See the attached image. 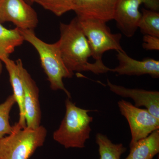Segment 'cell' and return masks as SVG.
Instances as JSON below:
<instances>
[{"instance_id": "22", "label": "cell", "mask_w": 159, "mask_h": 159, "mask_svg": "<svg viewBox=\"0 0 159 159\" xmlns=\"http://www.w3.org/2000/svg\"><path fill=\"white\" fill-rule=\"evenodd\" d=\"M26 2H27L30 5H31V4H33L34 3V2H33V0H25Z\"/></svg>"}, {"instance_id": "5", "label": "cell", "mask_w": 159, "mask_h": 159, "mask_svg": "<svg viewBox=\"0 0 159 159\" xmlns=\"http://www.w3.org/2000/svg\"><path fill=\"white\" fill-rule=\"evenodd\" d=\"M76 17L90 46L92 57L96 61H102V55L106 51H124L120 44L122 34L112 33L106 23L93 19Z\"/></svg>"}, {"instance_id": "16", "label": "cell", "mask_w": 159, "mask_h": 159, "mask_svg": "<svg viewBox=\"0 0 159 159\" xmlns=\"http://www.w3.org/2000/svg\"><path fill=\"white\" fill-rule=\"evenodd\" d=\"M96 142L99 146L100 159H120L127 148L122 143L114 144L105 135L98 133Z\"/></svg>"}, {"instance_id": "8", "label": "cell", "mask_w": 159, "mask_h": 159, "mask_svg": "<svg viewBox=\"0 0 159 159\" xmlns=\"http://www.w3.org/2000/svg\"><path fill=\"white\" fill-rule=\"evenodd\" d=\"M13 23L22 30H34L38 24L37 13L25 0H0V24Z\"/></svg>"}, {"instance_id": "20", "label": "cell", "mask_w": 159, "mask_h": 159, "mask_svg": "<svg viewBox=\"0 0 159 159\" xmlns=\"http://www.w3.org/2000/svg\"><path fill=\"white\" fill-rule=\"evenodd\" d=\"M142 47L147 51H159V37L145 34L143 37Z\"/></svg>"}, {"instance_id": "12", "label": "cell", "mask_w": 159, "mask_h": 159, "mask_svg": "<svg viewBox=\"0 0 159 159\" xmlns=\"http://www.w3.org/2000/svg\"><path fill=\"white\" fill-rule=\"evenodd\" d=\"M118 0H77L74 11L78 17L107 22L114 20Z\"/></svg>"}, {"instance_id": "3", "label": "cell", "mask_w": 159, "mask_h": 159, "mask_svg": "<svg viewBox=\"0 0 159 159\" xmlns=\"http://www.w3.org/2000/svg\"><path fill=\"white\" fill-rule=\"evenodd\" d=\"M66 113L59 128L53 134V139L66 148H83L89 139L93 117L89 112L80 108L68 98L65 101Z\"/></svg>"}, {"instance_id": "15", "label": "cell", "mask_w": 159, "mask_h": 159, "mask_svg": "<svg viewBox=\"0 0 159 159\" xmlns=\"http://www.w3.org/2000/svg\"><path fill=\"white\" fill-rule=\"evenodd\" d=\"M25 41L19 29H6L0 24V60L9 57L16 47Z\"/></svg>"}, {"instance_id": "13", "label": "cell", "mask_w": 159, "mask_h": 159, "mask_svg": "<svg viewBox=\"0 0 159 159\" xmlns=\"http://www.w3.org/2000/svg\"><path fill=\"white\" fill-rule=\"evenodd\" d=\"M2 61L5 64L9 73L10 83L13 89V95L19 109V119L16 125L19 128H25L27 126L24 109V91L18 65L16 62L9 57L4 58Z\"/></svg>"}, {"instance_id": "4", "label": "cell", "mask_w": 159, "mask_h": 159, "mask_svg": "<svg viewBox=\"0 0 159 159\" xmlns=\"http://www.w3.org/2000/svg\"><path fill=\"white\" fill-rule=\"evenodd\" d=\"M47 135L42 125L20 129L14 125L11 134L0 139V159H29L43 145Z\"/></svg>"}, {"instance_id": "23", "label": "cell", "mask_w": 159, "mask_h": 159, "mask_svg": "<svg viewBox=\"0 0 159 159\" xmlns=\"http://www.w3.org/2000/svg\"><path fill=\"white\" fill-rule=\"evenodd\" d=\"M158 159H159V157H158Z\"/></svg>"}, {"instance_id": "19", "label": "cell", "mask_w": 159, "mask_h": 159, "mask_svg": "<svg viewBox=\"0 0 159 159\" xmlns=\"http://www.w3.org/2000/svg\"><path fill=\"white\" fill-rule=\"evenodd\" d=\"M16 102V100L12 94L0 104V139L11 134L13 130V126L9 122V115Z\"/></svg>"}, {"instance_id": "10", "label": "cell", "mask_w": 159, "mask_h": 159, "mask_svg": "<svg viewBox=\"0 0 159 159\" xmlns=\"http://www.w3.org/2000/svg\"><path fill=\"white\" fill-rule=\"evenodd\" d=\"M116 56L119 65L111 69V72L118 75H149L153 78H159V61L150 58L138 60L129 57L125 51H117Z\"/></svg>"}, {"instance_id": "1", "label": "cell", "mask_w": 159, "mask_h": 159, "mask_svg": "<svg viewBox=\"0 0 159 159\" xmlns=\"http://www.w3.org/2000/svg\"><path fill=\"white\" fill-rule=\"evenodd\" d=\"M60 37L57 41L61 54L67 68L72 73L89 71L96 74L111 72L102 61L89 62L92 52L88 40L77 17L69 24L60 25Z\"/></svg>"}, {"instance_id": "2", "label": "cell", "mask_w": 159, "mask_h": 159, "mask_svg": "<svg viewBox=\"0 0 159 159\" xmlns=\"http://www.w3.org/2000/svg\"><path fill=\"white\" fill-rule=\"evenodd\" d=\"M19 29L25 41L31 44L37 51L51 89L63 91L70 99V93L66 89L63 79L71 78L74 74L67 68L63 61L57 41L48 43L39 38L34 30Z\"/></svg>"}, {"instance_id": "17", "label": "cell", "mask_w": 159, "mask_h": 159, "mask_svg": "<svg viewBox=\"0 0 159 159\" xmlns=\"http://www.w3.org/2000/svg\"><path fill=\"white\" fill-rule=\"evenodd\" d=\"M142 16L138 28L143 34L159 37V13L157 11L142 8Z\"/></svg>"}, {"instance_id": "9", "label": "cell", "mask_w": 159, "mask_h": 159, "mask_svg": "<svg viewBox=\"0 0 159 159\" xmlns=\"http://www.w3.org/2000/svg\"><path fill=\"white\" fill-rule=\"evenodd\" d=\"M23 83L24 109L26 126L36 128L40 125L41 111L39 101V89L36 83L24 68L21 60H16Z\"/></svg>"}, {"instance_id": "11", "label": "cell", "mask_w": 159, "mask_h": 159, "mask_svg": "<svg viewBox=\"0 0 159 159\" xmlns=\"http://www.w3.org/2000/svg\"><path fill=\"white\" fill-rule=\"evenodd\" d=\"M107 86L112 92L122 97L133 99L135 106H144L152 115L159 119V92L142 89H129L112 83L107 79Z\"/></svg>"}, {"instance_id": "14", "label": "cell", "mask_w": 159, "mask_h": 159, "mask_svg": "<svg viewBox=\"0 0 159 159\" xmlns=\"http://www.w3.org/2000/svg\"><path fill=\"white\" fill-rule=\"evenodd\" d=\"M130 152L125 159H152L159 152V130L139 140L130 147Z\"/></svg>"}, {"instance_id": "21", "label": "cell", "mask_w": 159, "mask_h": 159, "mask_svg": "<svg viewBox=\"0 0 159 159\" xmlns=\"http://www.w3.org/2000/svg\"><path fill=\"white\" fill-rule=\"evenodd\" d=\"M3 66L2 64V61L0 60V75L2 74V71Z\"/></svg>"}, {"instance_id": "7", "label": "cell", "mask_w": 159, "mask_h": 159, "mask_svg": "<svg viewBox=\"0 0 159 159\" xmlns=\"http://www.w3.org/2000/svg\"><path fill=\"white\" fill-rule=\"evenodd\" d=\"M143 4L148 9L159 10V0H118L114 20L118 29L126 37H132L138 30L142 16L139 9Z\"/></svg>"}, {"instance_id": "6", "label": "cell", "mask_w": 159, "mask_h": 159, "mask_svg": "<svg viewBox=\"0 0 159 159\" xmlns=\"http://www.w3.org/2000/svg\"><path fill=\"white\" fill-rule=\"evenodd\" d=\"M118 104L120 112L128 121L130 127L131 140L129 147L159 129V119L147 110L137 107L123 99L119 101Z\"/></svg>"}, {"instance_id": "18", "label": "cell", "mask_w": 159, "mask_h": 159, "mask_svg": "<svg viewBox=\"0 0 159 159\" xmlns=\"http://www.w3.org/2000/svg\"><path fill=\"white\" fill-rule=\"evenodd\" d=\"M33 2L57 16L74 11L77 4V0H33Z\"/></svg>"}]
</instances>
